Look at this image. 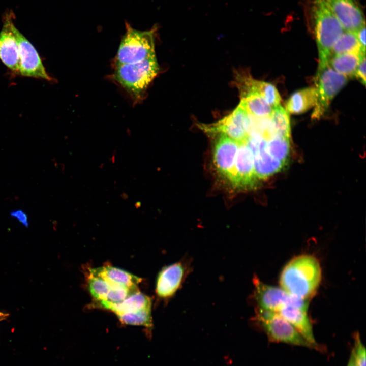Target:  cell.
<instances>
[{"mask_svg":"<svg viewBox=\"0 0 366 366\" xmlns=\"http://www.w3.org/2000/svg\"><path fill=\"white\" fill-rule=\"evenodd\" d=\"M348 82V78L334 70L329 64L318 66L315 78L317 101L312 118L324 115L335 96Z\"/></svg>","mask_w":366,"mask_h":366,"instance_id":"cell-6","label":"cell"},{"mask_svg":"<svg viewBox=\"0 0 366 366\" xmlns=\"http://www.w3.org/2000/svg\"><path fill=\"white\" fill-rule=\"evenodd\" d=\"M364 53H347L331 56L329 65L336 72L348 77H354L357 67Z\"/></svg>","mask_w":366,"mask_h":366,"instance_id":"cell-21","label":"cell"},{"mask_svg":"<svg viewBox=\"0 0 366 366\" xmlns=\"http://www.w3.org/2000/svg\"><path fill=\"white\" fill-rule=\"evenodd\" d=\"M13 32L16 38L19 56L18 74L22 76L52 81L46 72L40 56L33 45L13 23Z\"/></svg>","mask_w":366,"mask_h":366,"instance_id":"cell-9","label":"cell"},{"mask_svg":"<svg viewBox=\"0 0 366 366\" xmlns=\"http://www.w3.org/2000/svg\"><path fill=\"white\" fill-rule=\"evenodd\" d=\"M347 53H364L354 32L345 30L334 44L331 56Z\"/></svg>","mask_w":366,"mask_h":366,"instance_id":"cell-23","label":"cell"},{"mask_svg":"<svg viewBox=\"0 0 366 366\" xmlns=\"http://www.w3.org/2000/svg\"><path fill=\"white\" fill-rule=\"evenodd\" d=\"M117 316L123 324L126 325L143 326L147 328L152 326L151 308Z\"/></svg>","mask_w":366,"mask_h":366,"instance_id":"cell-26","label":"cell"},{"mask_svg":"<svg viewBox=\"0 0 366 366\" xmlns=\"http://www.w3.org/2000/svg\"><path fill=\"white\" fill-rule=\"evenodd\" d=\"M248 113L239 104L228 115L211 124H197L200 129L208 135H225L240 143L245 141L247 137V125Z\"/></svg>","mask_w":366,"mask_h":366,"instance_id":"cell-8","label":"cell"},{"mask_svg":"<svg viewBox=\"0 0 366 366\" xmlns=\"http://www.w3.org/2000/svg\"><path fill=\"white\" fill-rule=\"evenodd\" d=\"M321 280L318 260L310 255H301L291 260L283 269L280 283L290 294L305 300L316 291Z\"/></svg>","mask_w":366,"mask_h":366,"instance_id":"cell-1","label":"cell"},{"mask_svg":"<svg viewBox=\"0 0 366 366\" xmlns=\"http://www.w3.org/2000/svg\"><path fill=\"white\" fill-rule=\"evenodd\" d=\"M345 30L355 31L365 25L362 12L356 0H324Z\"/></svg>","mask_w":366,"mask_h":366,"instance_id":"cell-12","label":"cell"},{"mask_svg":"<svg viewBox=\"0 0 366 366\" xmlns=\"http://www.w3.org/2000/svg\"><path fill=\"white\" fill-rule=\"evenodd\" d=\"M234 83L240 96L248 94H256L262 97L272 107L280 105L281 98L274 85L264 81L253 79L248 73L236 71Z\"/></svg>","mask_w":366,"mask_h":366,"instance_id":"cell-11","label":"cell"},{"mask_svg":"<svg viewBox=\"0 0 366 366\" xmlns=\"http://www.w3.org/2000/svg\"><path fill=\"white\" fill-rule=\"evenodd\" d=\"M126 28L116 55V64L135 63L156 55L155 27L142 31L126 22Z\"/></svg>","mask_w":366,"mask_h":366,"instance_id":"cell-4","label":"cell"},{"mask_svg":"<svg viewBox=\"0 0 366 366\" xmlns=\"http://www.w3.org/2000/svg\"><path fill=\"white\" fill-rule=\"evenodd\" d=\"M270 118L277 136L290 138V121L286 110L279 105L273 108Z\"/></svg>","mask_w":366,"mask_h":366,"instance_id":"cell-24","label":"cell"},{"mask_svg":"<svg viewBox=\"0 0 366 366\" xmlns=\"http://www.w3.org/2000/svg\"><path fill=\"white\" fill-rule=\"evenodd\" d=\"M347 366H355L353 360V356L351 354H350Z\"/></svg>","mask_w":366,"mask_h":366,"instance_id":"cell-32","label":"cell"},{"mask_svg":"<svg viewBox=\"0 0 366 366\" xmlns=\"http://www.w3.org/2000/svg\"><path fill=\"white\" fill-rule=\"evenodd\" d=\"M253 284L255 297L259 309L274 312H277L286 306H295L306 310L308 309V300L296 297L281 287L265 284L257 277L254 278Z\"/></svg>","mask_w":366,"mask_h":366,"instance_id":"cell-7","label":"cell"},{"mask_svg":"<svg viewBox=\"0 0 366 366\" xmlns=\"http://www.w3.org/2000/svg\"><path fill=\"white\" fill-rule=\"evenodd\" d=\"M266 147L253 152L255 172L259 180L266 179L277 173L286 164L271 157Z\"/></svg>","mask_w":366,"mask_h":366,"instance_id":"cell-20","label":"cell"},{"mask_svg":"<svg viewBox=\"0 0 366 366\" xmlns=\"http://www.w3.org/2000/svg\"><path fill=\"white\" fill-rule=\"evenodd\" d=\"M239 143L223 135L217 139L213 150V161L217 171L229 182L232 177Z\"/></svg>","mask_w":366,"mask_h":366,"instance_id":"cell-13","label":"cell"},{"mask_svg":"<svg viewBox=\"0 0 366 366\" xmlns=\"http://www.w3.org/2000/svg\"><path fill=\"white\" fill-rule=\"evenodd\" d=\"M352 354L355 366H366V350L359 333L354 336V346Z\"/></svg>","mask_w":366,"mask_h":366,"instance_id":"cell-28","label":"cell"},{"mask_svg":"<svg viewBox=\"0 0 366 366\" xmlns=\"http://www.w3.org/2000/svg\"><path fill=\"white\" fill-rule=\"evenodd\" d=\"M91 276L100 278L111 286H120L138 291L137 285L141 279L125 270L113 266H105L89 270Z\"/></svg>","mask_w":366,"mask_h":366,"instance_id":"cell-17","label":"cell"},{"mask_svg":"<svg viewBox=\"0 0 366 366\" xmlns=\"http://www.w3.org/2000/svg\"><path fill=\"white\" fill-rule=\"evenodd\" d=\"M9 315L4 313L0 312V321L6 319Z\"/></svg>","mask_w":366,"mask_h":366,"instance_id":"cell-33","label":"cell"},{"mask_svg":"<svg viewBox=\"0 0 366 366\" xmlns=\"http://www.w3.org/2000/svg\"><path fill=\"white\" fill-rule=\"evenodd\" d=\"M356 38L362 48L365 50V26H362L355 31H354Z\"/></svg>","mask_w":366,"mask_h":366,"instance_id":"cell-31","label":"cell"},{"mask_svg":"<svg viewBox=\"0 0 366 366\" xmlns=\"http://www.w3.org/2000/svg\"><path fill=\"white\" fill-rule=\"evenodd\" d=\"M306 310L292 306H286L277 312L288 321L316 350H321L322 346L317 342L312 323Z\"/></svg>","mask_w":366,"mask_h":366,"instance_id":"cell-16","label":"cell"},{"mask_svg":"<svg viewBox=\"0 0 366 366\" xmlns=\"http://www.w3.org/2000/svg\"><path fill=\"white\" fill-rule=\"evenodd\" d=\"M256 319L270 341L314 349L293 325L278 313L258 308Z\"/></svg>","mask_w":366,"mask_h":366,"instance_id":"cell-5","label":"cell"},{"mask_svg":"<svg viewBox=\"0 0 366 366\" xmlns=\"http://www.w3.org/2000/svg\"><path fill=\"white\" fill-rule=\"evenodd\" d=\"M289 139L277 136L267 142L266 149L273 158L286 163L290 152Z\"/></svg>","mask_w":366,"mask_h":366,"instance_id":"cell-25","label":"cell"},{"mask_svg":"<svg viewBox=\"0 0 366 366\" xmlns=\"http://www.w3.org/2000/svg\"><path fill=\"white\" fill-rule=\"evenodd\" d=\"M10 16H7L0 32V59L13 73L18 74V45L12 28L13 23Z\"/></svg>","mask_w":366,"mask_h":366,"instance_id":"cell-14","label":"cell"},{"mask_svg":"<svg viewBox=\"0 0 366 366\" xmlns=\"http://www.w3.org/2000/svg\"><path fill=\"white\" fill-rule=\"evenodd\" d=\"M88 286L90 293L95 301L106 300L111 287L104 280L91 275L89 276Z\"/></svg>","mask_w":366,"mask_h":366,"instance_id":"cell-27","label":"cell"},{"mask_svg":"<svg viewBox=\"0 0 366 366\" xmlns=\"http://www.w3.org/2000/svg\"><path fill=\"white\" fill-rule=\"evenodd\" d=\"M10 216L16 218L21 224L26 227L29 225L28 217L27 214L21 209L13 210L10 212Z\"/></svg>","mask_w":366,"mask_h":366,"instance_id":"cell-30","label":"cell"},{"mask_svg":"<svg viewBox=\"0 0 366 366\" xmlns=\"http://www.w3.org/2000/svg\"><path fill=\"white\" fill-rule=\"evenodd\" d=\"M159 71L155 55L135 63L116 64L113 78L134 98L138 99L142 97Z\"/></svg>","mask_w":366,"mask_h":366,"instance_id":"cell-3","label":"cell"},{"mask_svg":"<svg viewBox=\"0 0 366 366\" xmlns=\"http://www.w3.org/2000/svg\"><path fill=\"white\" fill-rule=\"evenodd\" d=\"M240 104L249 115L257 117H270L273 108L260 95L248 94L240 96Z\"/></svg>","mask_w":366,"mask_h":366,"instance_id":"cell-22","label":"cell"},{"mask_svg":"<svg viewBox=\"0 0 366 366\" xmlns=\"http://www.w3.org/2000/svg\"><path fill=\"white\" fill-rule=\"evenodd\" d=\"M317 94L315 88L306 87L294 92L285 103L286 111L292 114H300L315 106Z\"/></svg>","mask_w":366,"mask_h":366,"instance_id":"cell-19","label":"cell"},{"mask_svg":"<svg viewBox=\"0 0 366 366\" xmlns=\"http://www.w3.org/2000/svg\"><path fill=\"white\" fill-rule=\"evenodd\" d=\"M94 305L103 309L109 310L118 316L136 312L146 309H150L151 300L148 296L138 291L117 303L101 301H95Z\"/></svg>","mask_w":366,"mask_h":366,"instance_id":"cell-18","label":"cell"},{"mask_svg":"<svg viewBox=\"0 0 366 366\" xmlns=\"http://www.w3.org/2000/svg\"><path fill=\"white\" fill-rule=\"evenodd\" d=\"M185 272V267L180 262L164 267L157 279L156 292L158 296L163 298L172 296L181 285Z\"/></svg>","mask_w":366,"mask_h":366,"instance_id":"cell-15","label":"cell"},{"mask_svg":"<svg viewBox=\"0 0 366 366\" xmlns=\"http://www.w3.org/2000/svg\"><path fill=\"white\" fill-rule=\"evenodd\" d=\"M258 181L255 172L254 155L245 140L239 143L229 182L236 188L250 189L256 187Z\"/></svg>","mask_w":366,"mask_h":366,"instance_id":"cell-10","label":"cell"},{"mask_svg":"<svg viewBox=\"0 0 366 366\" xmlns=\"http://www.w3.org/2000/svg\"><path fill=\"white\" fill-rule=\"evenodd\" d=\"M365 54H364L361 58L354 74V77L363 85L365 84Z\"/></svg>","mask_w":366,"mask_h":366,"instance_id":"cell-29","label":"cell"},{"mask_svg":"<svg viewBox=\"0 0 366 366\" xmlns=\"http://www.w3.org/2000/svg\"><path fill=\"white\" fill-rule=\"evenodd\" d=\"M311 18L319 54V65L328 64L332 47L345 31L324 0H312Z\"/></svg>","mask_w":366,"mask_h":366,"instance_id":"cell-2","label":"cell"}]
</instances>
